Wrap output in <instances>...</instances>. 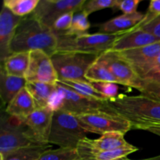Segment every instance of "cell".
Here are the masks:
<instances>
[{
  "label": "cell",
  "mask_w": 160,
  "mask_h": 160,
  "mask_svg": "<svg viewBox=\"0 0 160 160\" xmlns=\"http://www.w3.org/2000/svg\"><path fill=\"white\" fill-rule=\"evenodd\" d=\"M57 38L32 13L22 18L10 45L11 52L42 51L50 57L57 52Z\"/></svg>",
  "instance_id": "7a4b0ae2"
},
{
  "label": "cell",
  "mask_w": 160,
  "mask_h": 160,
  "mask_svg": "<svg viewBox=\"0 0 160 160\" xmlns=\"http://www.w3.org/2000/svg\"><path fill=\"white\" fill-rule=\"evenodd\" d=\"M27 81L56 84L58 75L51 57L42 51L30 52V62L25 76Z\"/></svg>",
  "instance_id": "7c38bea8"
},
{
  "label": "cell",
  "mask_w": 160,
  "mask_h": 160,
  "mask_svg": "<svg viewBox=\"0 0 160 160\" xmlns=\"http://www.w3.org/2000/svg\"><path fill=\"white\" fill-rule=\"evenodd\" d=\"M88 18V16L82 11L74 13L70 28L64 34L78 35L88 33V31L91 27V23Z\"/></svg>",
  "instance_id": "83f0119b"
},
{
  "label": "cell",
  "mask_w": 160,
  "mask_h": 160,
  "mask_svg": "<svg viewBox=\"0 0 160 160\" xmlns=\"http://www.w3.org/2000/svg\"><path fill=\"white\" fill-rule=\"evenodd\" d=\"M134 29H142L143 31H147L160 40V16L152 20L146 24L138 28H134Z\"/></svg>",
  "instance_id": "d590c367"
},
{
  "label": "cell",
  "mask_w": 160,
  "mask_h": 160,
  "mask_svg": "<svg viewBox=\"0 0 160 160\" xmlns=\"http://www.w3.org/2000/svg\"><path fill=\"white\" fill-rule=\"evenodd\" d=\"M142 160H160V155H159V156H154V157L148 158V159H142Z\"/></svg>",
  "instance_id": "f35d334b"
},
{
  "label": "cell",
  "mask_w": 160,
  "mask_h": 160,
  "mask_svg": "<svg viewBox=\"0 0 160 160\" xmlns=\"http://www.w3.org/2000/svg\"><path fill=\"white\" fill-rule=\"evenodd\" d=\"M94 88L99 92L109 101L111 98L118 96L119 88L117 84L112 82H93L91 83Z\"/></svg>",
  "instance_id": "f546056e"
},
{
  "label": "cell",
  "mask_w": 160,
  "mask_h": 160,
  "mask_svg": "<svg viewBox=\"0 0 160 160\" xmlns=\"http://www.w3.org/2000/svg\"><path fill=\"white\" fill-rule=\"evenodd\" d=\"M2 117L0 125V155L29 146L34 143L27 134L26 127L19 119L6 114Z\"/></svg>",
  "instance_id": "ba28073f"
},
{
  "label": "cell",
  "mask_w": 160,
  "mask_h": 160,
  "mask_svg": "<svg viewBox=\"0 0 160 160\" xmlns=\"http://www.w3.org/2000/svg\"><path fill=\"white\" fill-rule=\"evenodd\" d=\"M87 134L76 116L56 110L53 113L48 144L59 148H77L80 142L87 137Z\"/></svg>",
  "instance_id": "5b68a950"
},
{
  "label": "cell",
  "mask_w": 160,
  "mask_h": 160,
  "mask_svg": "<svg viewBox=\"0 0 160 160\" xmlns=\"http://www.w3.org/2000/svg\"><path fill=\"white\" fill-rule=\"evenodd\" d=\"M107 102L86 98L57 83L56 91L48 102V108L54 112L62 110L75 116L98 111L111 112L108 107Z\"/></svg>",
  "instance_id": "3957f363"
},
{
  "label": "cell",
  "mask_w": 160,
  "mask_h": 160,
  "mask_svg": "<svg viewBox=\"0 0 160 160\" xmlns=\"http://www.w3.org/2000/svg\"><path fill=\"white\" fill-rule=\"evenodd\" d=\"M117 3V0H90L86 2L81 11L89 16L93 12L107 8L115 9Z\"/></svg>",
  "instance_id": "f1b7e54d"
},
{
  "label": "cell",
  "mask_w": 160,
  "mask_h": 160,
  "mask_svg": "<svg viewBox=\"0 0 160 160\" xmlns=\"http://www.w3.org/2000/svg\"><path fill=\"white\" fill-rule=\"evenodd\" d=\"M25 78L11 76L7 74L1 67L0 73V95L2 104L7 106L12 98L23 88L27 84Z\"/></svg>",
  "instance_id": "ac0fdd59"
},
{
  "label": "cell",
  "mask_w": 160,
  "mask_h": 160,
  "mask_svg": "<svg viewBox=\"0 0 160 160\" xmlns=\"http://www.w3.org/2000/svg\"><path fill=\"white\" fill-rule=\"evenodd\" d=\"M138 148L132 145L107 152H78L81 160H114L127 157Z\"/></svg>",
  "instance_id": "603a6c76"
},
{
  "label": "cell",
  "mask_w": 160,
  "mask_h": 160,
  "mask_svg": "<svg viewBox=\"0 0 160 160\" xmlns=\"http://www.w3.org/2000/svg\"><path fill=\"white\" fill-rule=\"evenodd\" d=\"M52 148L50 144L31 145L9 152L5 156L0 155L1 160H38L43 153Z\"/></svg>",
  "instance_id": "7402d4cb"
},
{
  "label": "cell",
  "mask_w": 160,
  "mask_h": 160,
  "mask_svg": "<svg viewBox=\"0 0 160 160\" xmlns=\"http://www.w3.org/2000/svg\"><path fill=\"white\" fill-rule=\"evenodd\" d=\"M36 109L35 103L26 88H23L6 106V112L12 117L23 120Z\"/></svg>",
  "instance_id": "e0dca14e"
},
{
  "label": "cell",
  "mask_w": 160,
  "mask_h": 160,
  "mask_svg": "<svg viewBox=\"0 0 160 160\" xmlns=\"http://www.w3.org/2000/svg\"><path fill=\"white\" fill-rule=\"evenodd\" d=\"M23 17L16 16L2 5L0 12V59L1 63L9 57L12 52L10 45L16 31Z\"/></svg>",
  "instance_id": "4fadbf2b"
},
{
  "label": "cell",
  "mask_w": 160,
  "mask_h": 160,
  "mask_svg": "<svg viewBox=\"0 0 160 160\" xmlns=\"http://www.w3.org/2000/svg\"><path fill=\"white\" fill-rule=\"evenodd\" d=\"M74 12H70L63 14L59 18H58L52 27L51 30L56 35L65 34L70 28L72 21H73Z\"/></svg>",
  "instance_id": "4dcf8cb0"
},
{
  "label": "cell",
  "mask_w": 160,
  "mask_h": 160,
  "mask_svg": "<svg viewBox=\"0 0 160 160\" xmlns=\"http://www.w3.org/2000/svg\"><path fill=\"white\" fill-rule=\"evenodd\" d=\"M125 134L121 132H108L97 139H89L87 137L78 145V152H107L121 147L128 146L124 138Z\"/></svg>",
  "instance_id": "5bb4252c"
},
{
  "label": "cell",
  "mask_w": 160,
  "mask_h": 160,
  "mask_svg": "<svg viewBox=\"0 0 160 160\" xmlns=\"http://www.w3.org/2000/svg\"><path fill=\"white\" fill-rule=\"evenodd\" d=\"M132 66L140 65L160 54V42L135 49L118 52Z\"/></svg>",
  "instance_id": "44dd1931"
},
{
  "label": "cell",
  "mask_w": 160,
  "mask_h": 160,
  "mask_svg": "<svg viewBox=\"0 0 160 160\" xmlns=\"http://www.w3.org/2000/svg\"><path fill=\"white\" fill-rule=\"evenodd\" d=\"M111 112L121 116L131 123L132 129L160 127V102L144 95H118L107 102Z\"/></svg>",
  "instance_id": "6da1fadb"
},
{
  "label": "cell",
  "mask_w": 160,
  "mask_h": 160,
  "mask_svg": "<svg viewBox=\"0 0 160 160\" xmlns=\"http://www.w3.org/2000/svg\"><path fill=\"white\" fill-rule=\"evenodd\" d=\"M123 32L116 34H96L67 35L59 34L57 38V52H76L101 55L112 48L115 41Z\"/></svg>",
  "instance_id": "277c9868"
},
{
  "label": "cell",
  "mask_w": 160,
  "mask_h": 160,
  "mask_svg": "<svg viewBox=\"0 0 160 160\" xmlns=\"http://www.w3.org/2000/svg\"><path fill=\"white\" fill-rule=\"evenodd\" d=\"M38 160H81L77 148H59L45 152Z\"/></svg>",
  "instance_id": "4316f807"
},
{
  "label": "cell",
  "mask_w": 160,
  "mask_h": 160,
  "mask_svg": "<svg viewBox=\"0 0 160 160\" xmlns=\"http://www.w3.org/2000/svg\"><path fill=\"white\" fill-rule=\"evenodd\" d=\"M140 2L141 0H117L115 9H120L123 14L128 15L135 13Z\"/></svg>",
  "instance_id": "e575fe53"
},
{
  "label": "cell",
  "mask_w": 160,
  "mask_h": 160,
  "mask_svg": "<svg viewBox=\"0 0 160 160\" xmlns=\"http://www.w3.org/2000/svg\"><path fill=\"white\" fill-rule=\"evenodd\" d=\"M138 91L144 96L160 102V84H153L142 81Z\"/></svg>",
  "instance_id": "1f68e13d"
},
{
  "label": "cell",
  "mask_w": 160,
  "mask_h": 160,
  "mask_svg": "<svg viewBox=\"0 0 160 160\" xmlns=\"http://www.w3.org/2000/svg\"><path fill=\"white\" fill-rule=\"evenodd\" d=\"M144 17L145 14L141 12H136L129 15L123 14L100 24L99 31L104 34L124 33L135 28L142 21Z\"/></svg>",
  "instance_id": "2e32d148"
},
{
  "label": "cell",
  "mask_w": 160,
  "mask_h": 160,
  "mask_svg": "<svg viewBox=\"0 0 160 160\" xmlns=\"http://www.w3.org/2000/svg\"><path fill=\"white\" fill-rule=\"evenodd\" d=\"M133 67H134L137 74L141 78V77H142L144 74L148 73V71H150L152 69L160 67V54L158 55L155 58H153V59H149V60L140 64V65L133 66Z\"/></svg>",
  "instance_id": "836d02e7"
},
{
  "label": "cell",
  "mask_w": 160,
  "mask_h": 160,
  "mask_svg": "<svg viewBox=\"0 0 160 160\" xmlns=\"http://www.w3.org/2000/svg\"><path fill=\"white\" fill-rule=\"evenodd\" d=\"M40 0H4L3 6L7 7L14 15L24 17L32 13Z\"/></svg>",
  "instance_id": "484cf974"
},
{
  "label": "cell",
  "mask_w": 160,
  "mask_h": 160,
  "mask_svg": "<svg viewBox=\"0 0 160 160\" xmlns=\"http://www.w3.org/2000/svg\"><path fill=\"white\" fill-rule=\"evenodd\" d=\"M85 78L89 83L93 82H112L118 84L113 75L106 68V66L97 59L86 73Z\"/></svg>",
  "instance_id": "d4e9b609"
},
{
  "label": "cell",
  "mask_w": 160,
  "mask_h": 160,
  "mask_svg": "<svg viewBox=\"0 0 160 160\" xmlns=\"http://www.w3.org/2000/svg\"><path fill=\"white\" fill-rule=\"evenodd\" d=\"M25 88L32 96L36 109H42L48 108V102L56 91V84L28 81Z\"/></svg>",
  "instance_id": "ffe728a7"
},
{
  "label": "cell",
  "mask_w": 160,
  "mask_h": 160,
  "mask_svg": "<svg viewBox=\"0 0 160 160\" xmlns=\"http://www.w3.org/2000/svg\"><path fill=\"white\" fill-rule=\"evenodd\" d=\"M160 42L159 39L142 29H133L123 33L113 43L110 50L123 52L135 49Z\"/></svg>",
  "instance_id": "9a60e30c"
},
{
  "label": "cell",
  "mask_w": 160,
  "mask_h": 160,
  "mask_svg": "<svg viewBox=\"0 0 160 160\" xmlns=\"http://www.w3.org/2000/svg\"><path fill=\"white\" fill-rule=\"evenodd\" d=\"M57 83L71 89L73 92L86 98L99 100L102 102L108 101L99 92H97L89 82L78 81H58Z\"/></svg>",
  "instance_id": "cb8c5ba5"
},
{
  "label": "cell",
  "mask_w": 160,
  "mask_h": 160,
  "mask_svg": "<svg viewBox=\"0 0 160 160\" xmlns=\"http://www.w3.org/2000/svg\"><path fill=\"white\" fill-rule=\"evenodd\" d=\"M86 0H40L32 15L44 26L51 29L58 18L70 12L82 10Z\"/></svg>",
  "instance_id": "30bf717a"
},
{
  "label": "cell",
  "mask_w": 160,
  "mask_h": 160,
  "mask_svg": "<svg viewBox=\"0 0 160 160\" xmlns=\"http://www.w3.org/2000/svg\"><path fill=\"white\" fill-rule=\"evenodd\" d=\"M54 111L50 108L36 109L28 117L20 120L27 129V134L34 143L48 144Z\"/></svg>",
  "instance_id": "8fae6325"
},
{
  "label": "cell",
  "mask_w": 160,
  "mask_h": 160,
  "mask_svg": "<svg viewBox=\"0 0 160 160\" xmlns=\"http://www.w3.org/2000/svg\"><path fill=\"white\" fill-rule=\"evenodd\" d=\"M159 16H160V0H152L150 2L148 9L146 13L145 14V17L142 20V21L134 28H140V27L146 24L147 23H148Z\"/></svg>",
  "instance_id": "d6a6232c"
},
{
  "label": "cell",
  "mask_w": 160,
  "mask_h": 160,
  "mask_svg": "<svg viewBox=\"0 0 160 160\" xmlns=\"http://www.w3.org/2000/svg\"><path fill=\"white\" fill-rule=\"evenodd\" d=\"M30 62V52H14L5 59L1 67L7 74L25 78Z\"/></svg>",
  "instance_id": "d6986e66"
},
{
  "label": "cell",
  "mask_w": 160,
  "mask_h": 160,
  "mask_svg": "<svg viewBox=\"0 0 160 160\" xmlns=\"http://www.w3.org/2000/svg\"><path fill=\"white\" fill-rule=\"evenodd\" d=\"M114 160H133V159H128V157H123V158H120V159H117Z\"/></svg>",
  "instance_id": "ab89813d"
},
{
  "label": "cell",
  "mask_w": 160,
  "mask_h": 160,
  "mask_svg": "<svg viewBox=\"0 0 160 160\" xmlns=\"http://www.w3.org/2000/svg\"><path fill=\"white\" fill-rule=\"evenodd\" d=\"M147 131H149L150 133L156 134L160 137V127H155V128H150L146 130Z\"/></svg>",
  "instance_id": "74e56055"
},
{
  "label": "cell",
  "mask_w": 160,
  "mask_h": 160,
  "mask_svg": "<svg viewBox=\"0 0 160 160\" xmlns=\"http://www.w3.org/2000/svg\"><path fill=\"white\" fill-rule=\"evenodd\" d=\"M98 60L106 66L118 84L138 90L142 80L137 74L133 66L120 52L109 50L100 55Z\"/></svg>",
  "instance_id": "9c48e42d"
},
{
  "label": "cell",
  "mask_w": 160,
  "mask_h": 160,
  "mask_svg": "<svg viewBox=\"0 0 160 160\" xmlns=\"http://www.w3.org/2000/svg\"><path fill=\"white\" fill-rule=\"evenodd\" d=\"M141 79L145 82L160 84V67L151 70L148 73L141 77Z\"/></svg>",
  "instance_id": "8d00e7d4"
},
{
  "label": "cell",
  "mask_w": 160,
  "mask_h": 160,
  "mask_svg": "<svg viewBox=\"0 0 160 160\" xmlns=\"http://www.w3.org/2000/svg\"><path fill=\"white\" fill-rule=\"evenodd\" d=\"M81 126L88 133L102 134L108 132L126 134L132 129L131 123L127 119L114 112L98 111L76 116Z\"/></svg>",
  "instance_id": "52a82bcc"
},
{
  "label": "cell",
  "mask_w": 160,
  "mask_h": 160,
  "mask_svg": "<svg viewBox=\"0 0 160 160\" xmlns=\"http://www.w3.org/2000/svg\"><path fill=\"white\" fill-rule=\"evenodd\" d=\"M100 55L76 52H57L51 57L58 81H78L88 82L85 78L91 66Z\"/></svg>",
  "instance_id": "8992f818"
}]
</instances>
